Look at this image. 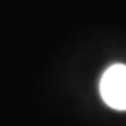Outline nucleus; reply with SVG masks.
<instances>
[{"label": "nucleus", "mask_w": 126, "mask_h": 126, "mask_svg": "<svg viewBox=\"0 0 126 126\" xmlns=\"http://www.w3.org/2000/svg\"><path fill=\"white\" fill-rule=\"evenodd\" d=\"M100 94L110 109L126 110V65L116 63L103 72Z\"/></svg>", "instance_id": "f257e3e1"}]
</instances>
